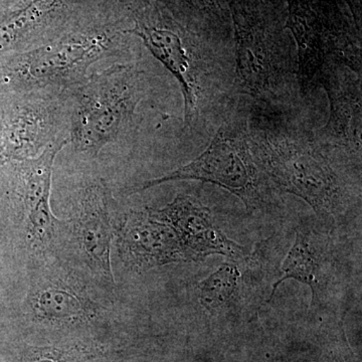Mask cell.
Listing matches in <instances>:
<instances>
[{
	"mask_svg": "<svg viewBox=\"0 0 362 362\" xmlns=\"http://www.w3.org/2000/svg\"><path fill=\"white\" fill-rule=\"evenodd\" d=\"M247 131L252 158L264 175L306 202L325 225H333L346 194L318 138L264 105L252 109Z\"/></svg>",
	"mask_w": 362,
	"mask_h": 362,
	"instance_id": "cell-1",
	"label": "cell"
},
{
	"mask_svg": "<svg viewBox=\"0 0 362 362\" xmlns=\"http://www.w3.org/2000/svg\"><path fill=\"white\" fill-rule=\"evenodd\" d=\"M111 37L84 33L0 58V97H30L33 93L80 83L93 64L108 56Z\"/></svg>",
	"mask_w": 362,
	"mask_h": 362,
	"instance_id": "cell-2",
	"label": "cell"
},
{
	"mask_svg": "<svg viewBox=\"0 0 362 362\" xmlns=\"http://www.w3.org/2000/svg\"><path fill=\"white\" fill-rule=\"evenodd\" d=\"M141 74L117 65L94 74L78 87L71 119L70 141L96 156L130 127L141 99Z\"/></svg>",
	"mask_w": 362,
	"mask_h": 362,
	"instance_id": "cell-3",
	"label": "cell"
},
{
	"mask_svg": "<svg viewBox=\"0 0 362 362\" xmlns=\"http://www.w3.org/2000/svg\"><path fill=\"white\" fill-rule=\"evenodd\" d=\"M199 180L226 188L244 202L249 214L256 213L268 199L267 176L252 158L247 141V120L226 121L204 153L168 175L133 187L132 194L162 183Z\"/></svg>",
	"mask_w": 362,
	"mask_h": 362,
	"instance_id": "cell-4",
	"label": "cell"
},
{
	"mask_svg": "<svg viewBox=\"0 0 362 362\" xmlns=\"http://www.w3.org/2000/svg\"><path fill=\"white\" fill-rule=\"evenodd\" d=\"M347 66L326 59L315 81L323 86L329 99L328 122L318 136L325 148L341 152L361 162L362 131L361 78Z\"/></svg>",
	"mask_w": 362,
	"mask_h": 362,
	"instance_id": "cell-5",
	"label": "cell"
},
{
	"mask_svg": "<svg viewBox=\"0 0 362 362\" xmlns=\"http://www.w3.org/2000/svg\"><path fill=\"white\" fill-rule=\"evenodd\" d=\"M28 297L35 322L66 332V338H98L88 329L96 322L99 312L70 279L49 274L39 276L33 280Z\"/></svg>",
	"mask_w": 362,
	"mask_h": 362,
	"instance_id": "cell-6",
	"label": "cell"
},
{
	"mask_svg": "<svg viewBox=\"0 0 362 362\" xmlns=\"http://www.w3.org/2000/svg\"><path fill=\"white\" fill-rule=\"evenodd\" d=\"M49 105L33 97H0V168L35 158L57 139Z\"/></svg>",
	"mask_w": 362,
	"mask_h": 362,
	"instance_id": "cell-7",
	"label": "cell"
},
{
	"mask_svg": "<svg viewBox=\"0 0 362 362\" xmlns=\"http://www.w3.org/2000/svg\"><path fill=\"white\" fill-rule=\"evenodd\" d=\"M149 209L156 218L175 230L190 262L201 261L213 255H221L233 261L246 258V249L228 239L214 225L211 209L197 197L180 194L161 209Z\"/></svg>",
	"mask_w": 362,
	"mask_h": 362,
	"instance_id": "cell-8",
	"label": "cell"
},
{
	"mask_svg": "<svg viewBox=\"0 0 362 362\" xmlns=\"http://www.w3.org/2000/svg\"><path fill=\"white\" fill-rule=\"evenodd\" d=\"M121 259L135 271L190 262L175 230L152 214L149 207L131 211L118 228Z\"/></svg>",
	"mask_w": 362,
	"mask_h": 362,
	"instance_id": "cell-9",
	"label": "cell"
},
{
	"mask_svg": "<svg viewBox=\"0 0 362 362\" xmlns=\"http://www.w3.org/2000/svg\"><path fill=\"white\" fill-rule=\"evenodd\" d=\"M141 37L152 56L178 81L185 99V116L187 125H192L201 114L204 98L201 68L195 54H192L180 35L163 28L137 25L129 30Z\"/></svg>",
	"mask_w": 362,
	"mask_h": 362,
	"instance_id": "cell-10",
	"label": "cell"
},
{
	"mask_svg": "<svg viewBox=\"0 0 362 362\" xmlns=\"http://www.w3.org/2000/svg\"><path fill=\"white\" fill-rule=\"evenodd\" d=\"M69 142L52 143L35 158L21 161L18 176L21 194L28 214V230L40 243L51 242L59 221L52 213L51 189L52 168L57 154Z\"/></svg>",
	"mask_w": 362,
	"mask_h": 362,
	"instance_id": "cell-11",
	"label": "cell"
},
{
	"mask_svg": "<svg viewBox=\"0 0 362 362\" xmlns=\"http://www.w3.org/2000/svg\"><path fill=\"white\" fill-rule=\"evenodd\" d=\"M78 242L90 266L107 281L113 282L111 247L114 230L109 211L108 192L96 185L86 192L77 223Z\"/></svg>",
	"mask_w": 362,
	"mask_h": 362,
	"instance_id": "cell-12",
	"label": "cell"
},
{
	"mask_svg": "<svg viewBox=\"0 0 362 362\" xmlns=\"http://www.w3.org/2000/svg\"><path fill=\"white\" fill-rule=\"evenodd\" d=\"M113 345L94 337L54 340L49 344L26 345L20 362H88L114 354Z\"/></svg>",
	"mask_w": 362,
	"mask_h": 362,
	"instance_id": "cell-13",
	"label": "cell"
},
{
	"mask_svg": "<svg viewBox=\"0 0 362 362\" xmlns=\"http://www.w3.org/2000/svg\"><path fill=\"white\" fill-rule=\"evenodd\" d=\"M282 276L272 287L268 302L273 300L279 286L288 279L308 286L312 292V304L318 299L321 289V264L311 245L310 240L303 232H297L296 239L282 264Z\"/></svg>",
	"mask_w": 362,
	"mask_h": 362,
	"instance_id": "cell-14",
	"label": "cell"
},
{
	"mask_svg": "<svg viewBox=\"0 0 362 362\" xmlns=\"http://www.w3.org/2000/svg\"><path fill=\"white\" fill-rule=\"evenodd\" d=\"M240 272L237 264L223 263L216 272L197 284L199 303L206 310L214 313L230 303L238 292Z\"/></svg>",
	"mask_w": 362,
	"mask_h": 362,
	"instance_id": "cell-15",
	"label": "cell"
},
{
	"mask_svg": "<svg viewBox=\"0 0 362 362\" xmlns=\"http://www.w3.org/2000/svg\"><path fill=\"white\" fill-rule=\"evenodd\" d=\"M8 6H11V0H0V11Z\"/></svg>",
	"mask_w": 362,
	"mask_h": 362,
	"instance_id": "cell-16",
	"label": "cell"
},
{
	"mask_svg": "<svg viewBox=\"0 0 362 362\" xmlns=\"http://www.w3.org/2000/svg\"><path fill=\"white\" fill-rule=\"evenodd\" d=\"M331 362H337V361H331Z\"/></svg>",
	"mask_w": 362,
	"mask_h": 362,
	"instance_id": "cell-17",
	"label": "cell"
}]
</instances>
